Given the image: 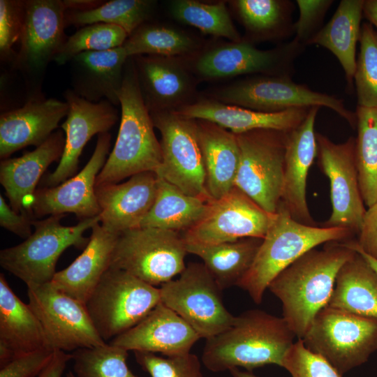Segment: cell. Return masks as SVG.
<instances>
[{"label":"cell","instance_id":"obj_23","mask_svg":"<svg viewBox=\"0 0 377 377\" xmlns=\"http://www.w3.org/2000/svg\"><path fill=\"white\" fill-rule=\"evenodd\" d=\"M200 337L177 313L160 302L141 322L110 343L127 351L173 356L190 353Z\"/></svg>","mask_w":377,"mask_h":377},{"label":"cell","instance_id":"obj_24","mask_svg":"<svg viewBox=\"0 0 377 377\" xmlns=\"http://www.w3.org/2000/svg\"><path fill=\"white\" fill-rule=\"evenodd\" d=\"M68 112V105L54 98H34L0 116V157L8 158L27 146L38 147Z\"/></svg>","mask_w":377,"mask_h":377},{"label":"cell","instance_id":"obj_14","mask_svg":"<svg viewBox=\"0 0 377 377\" xmlns=\"http://www.w3.org/2000/svg\"><path fill=\"white\" fill-rule=\"evenodd\" d=\"M27 295L28 304L52 349L73 352L106 343L97 332L86 305L56 289L50 282L27 286Z\"/></svg>","mask_w":377,"mask_h":377},{"label":"cell","instance_id":"obj_53","mask_svg":"<svg viewBox=\"0 0 377 377\" xmlns=\"http://www.w3.org/2000/svg\"><path fill=\"white\" fill-rule=\"evenodd\" d=\"M345 243L348 246H349L350 248H351L352 249L357 252L359 254H360L364 258V259L369 264V265L377 272V259L376 258H374L366 254L361 250L353 246L349 243L348 240L345 241Z\"/></svg>","mask_w":377,"mask_h":377},{"label":"cell","instance_id":"obj_10","mask_svg":"<svg viewBox=\"0 0 377 377\" xmlns=\"http://www.w3.org/2000/svg\"><path fill=\"white\" fill-rule=\"evenodd\" d=\"M288 133L258 129L236 134L239 164L235 186L271 214L281 202Z\"/></svg>","mask_w":377,"mask_h":377},{"label":"cell","instance_id":"obj_8","mask_svg":"<svg viewBox=\"0 0 377 377\" xmlns=\"http://www.w3.org/2000/svg\"><path fill=\"white\" fill-rule=\"evenodd\" d=\"M212 98L220 102L263 112H279L293 108L325 107L355 128V113L343 100L297 84L292 77L255 75L217 89Z\"/></svg>","mask_w":377,"mask_h":377},{"label":"cell","instance_id":"obj_31","mask_svg":"<svg viewBox=\"0 0 377 377\" xmlns=\"http://www.w3.org/2000/svg\"><path fill=\"white\" fill-rule=\"evenodd\" d=\"M364 3V0H341L330 20L309 43L327 49L337 57L350 89L356 69V46L360 39Z\"/></svg>","mask_w":377,"mask_h":377},{"label":"cell","instance_id":"obj_30","mask_svg":"<svg viewBox=\"0 0 377 377\" xmlns=\"http://www.w3.org/2000/svg\"><path fill=\"white\" fill-rule=\"evenodd\" d=\"M206 172V187L212 200L235 187L239 164L236 134L206 120L195 119Z\"/></svg>","mask_w":377,"mask_h":377},{"label":"cell","instance_id":"obj_28","mask_svg":"<svg viewBox=\"0 0 377 377\" xmlns=\"http://www.w3.org/2000/svg\"><path fill=\"white\" fill-rule=\"evenodd\" d=\"M82 253L67 267L57 272L50 283L59 291L86 304L110 266L119 233L96 223Z\"/></svg>","mask_w":377,"mask_h":377},{"label":"cell","instance_id":"obj_44","mask_svg":"<svg viewBox=\"0 0 377 377\" xmlns=\"http://www.w3.org/2000/svg\"><path fill=\"white\" fill-rule=\"evenodd\" d=\"M282 367L292 377H342L323 357L309 350L297 339L286 354Z\"/></svg>","mask_w":377,"mask_h":377},{"label":"cell","instance_id":"obj_47","mask_svg":"<svg viewBox=\"0 0 377 377\" xmlns=\"http://www.w3.org/2000/svg\"><path fill=\"white\" fill-rule=\"evenodd\" d=\"M54 351L44 348L16 355L0 368V377H34L47 366Z\"/></svg>","mask_w":377,"mask_h":377},{"label":"cell","instance_id":"obj_35","mask_svg":"<svg viewBox=\"0 0 377 377\" xmlns=\"http://www.w3.org/2000/svg\"><path fill=\"white\" fill-rule=\"evenodd\" d=\"M244 27L254 41L283 40L294 35V3L289 0H236L231 1Z\"/></svg>","mask_w":377,"mask_h":377},{"label":"cell","instance_id":"obj_4","mask_svg":"<svg viewBox=\"0 0 377 377\" xmlns=\"http://www.w3.org/2000/svg\"><path fill=\"white\" fill-rule=\"evenodd\" d=\"M356 235L343 228L311 226L294 220L279 203L276 216L255 258L237 283L256 304H260L270 282L309 250L330 242H344Z\"/></svg>","mask_w":377,"mask_h":377},{"label":"cell","instance_id":"obj_7","mask_svg":"<svg viewBox=\"0 0 377 377\" xmlns=\"http://www.w3.org/2000/svg\"><path fill=\"white\" fill-rule=\"evenodd\" d=\"M302 339L343 376L377 350V319L326 306Z\"/></svg>","mask_w":377,"mask_h":377},{"label":"cell","instance_id":"obj_51","mask_svg":"<svg viewBox=\"0 0 377 377\" xmlns=\"http://www.w3.org/2000/svg\"><path fill=\"white\" fill-rule=\"evenodd\" d=\"M63 4L66 10L88 11L101 6L105 1L98 0H64Z\"/></svg>","mask_w":377,"mask_h":377},{"label":"cell","instance_id":"obj_13","mask_svg":"<svg viewBox=\"0 0 377 377\" xmlns=\"http://www.w3.org/2000/svg\"><path fill=\"white\" fill-rule=\"evenodd\" d=\"M304 47L294 40L273 49L263 50L242 38L238 42L216 45L195 56L193 71L205 80L242 75H272L292 77L297 57Z\"/></svg>","mask_w":377,"mask_h":377},{"label":"cell","instance_id":"obj_27","mask_svg":"<svg viewBox=\"0 0 377 377\" xmlns=\"http://www.w3.org/2000/svg\"><path fill=\"white\" fill-rule=\"evenodd\" d=\"M128 58L123 46L76 55L70 61L72 90L91 102H99L105 98L112 105H119Z\"/></svg>","mask_w":377,"mask_h":377},{"label":"cell","instance_id":"obj_52","mask_svg":"<svg viewBox=\"0 0 377 377\" xmlns=\"http://www.w3.org/2000/svg\"><path fill=\"white\" fill-rule=\"evenodd\" d=\"M363 13L371 23L377 28V0L364 1Z\"/></svg>","mask_w":377,"mask_h":377},{"label":"cell","instance_id":"obj_39","mask_svg":"<svg viewBox=\"0 0 377 377\" xmlns=\"http://www.w3.org/2000/svg\"><path fill=\"white\" fill-rule=\"evenodd\" d=\"M169 12L176 20L204 34L223 37L230 42L242 39L224 2L206 3L194 0H174L169 4Z\"/></svg>","mask_w":377,"mask_h":377},{"label":"cell","instance_id":"obj_1","mask_svg":"<svg viewBox=\"0 0 377 377\" xmlns=\"http://www.w3.org/2000/svg\"><path fill=\"white\" fill-rule=\"evenodd\" d=\"M355 253L345 241L327 242L303 254L270 282L268 289L281 301L283 318L297 339L327 306L339 270Z\"/></svg>","mask_w":377,"mask_h":377},{"label":"cell","instance_id":"obj_45","mask_svg":"<svg viewBox=\"0 0 377 377\" xmlns=\"http://www.w3.org/2000/svg\"><path fill=\"white\" fill-rule=\"evenodd\" d=\"M332 0H296L299 17L294 22V40L303 47L309 45L311 40L322 29L325 15Z\"/></svg>","mask_w":377,"mask_h":377},{"label":"cell","instance_id":"obj_25","mask_svg":"<svg viewBox=\"0 0 377 377\" xmlns=\"http://www.w3.org/2000/svg\"><path fill=\"white\" fill-rule=\"evenodd\" d=\"M310 108L263 112L226 104L212 98L194 101L177 111L186 117L209 121L239 134L258 129L290 132L302 124Z\"/></svg>","mask_w":377,"mask_h":377},{"label":"cell","instance_id":"obj_18","mask_svg":"<svg viewBox=\"0 0 377 377\" xmlns=\"http://www.w3.org/2000/svg\"><path fill=\"white\" fill-rule=\"evenodd\" d=\"M64 96L68 105L67 118L61 124L65 147L57 167L44 178L43 187L56 186L75 175L85 145L94 135L107 133L118 120L117 110L105 99L91 102L72 89Z\"/></svg>","mask_w":377,"mask_h":377},{"label":"cell","instance_id":"obj_12","mask_svg":"<svg viewBox=\"0 0 377 377\" xmlns=\"http://www.w3.org/2000/svg\"><path fill=\"white\" fill-rule=\"evenodd\" d=\"M149 113L161 135L162 163L157 176L188 195L212 200L206 187L196 120L173 110Z\"/></svg>","mask_w":377,"mask_h":377},{"label":"cell","instance_id":"obj_40","mask_svg":"<svg viewBox=\"0 0 377 377\" xmlns=\"http://www.w3.org/2000/svg\"><path fill=\"white\" fill-rule=\"evenodd\" d=\"M126 350L111 343L73 351L75 377H138L129 369Z\"/></svg>","mask_w":377,"mask_h":377},{"label":"cell","instance_id":"obj_15","mask_svg":"<svg viewBox=\"0 0 377 377\" xmlns=\"http://www.w3.org/2000/svg\"><path fill=\"white\" fill-rule=\"evenodd\" d=\"M318 165L330 184L332 214L321 226L343 228L358 235L367 212L359 182L355 138L335 143L316 133Z\"/></svg>","mask_w":377,"mask_h":377},{"label":"cell","instance_id":"obj_55","mask_svg":"<svg viewBox=\"0 0 377 377\" xmlns=\"http://www.w3.org/2000/svg\"><path fill=\"white\" fill-rule=\"evenodd\" d=\"M66 377H75L73 371H69L66 374Z\"/></svg>","mask_w":377,"mask_h":377},{"label":"cell","instance_id":"obj_33","mask_svg":"<svg viewBox=\"0 0 377 377\" xmlns=\"http://www.w3.org/2000/svg\"><path fill=\"white\" fill-rule=\"evenodd\" d=\"M263 239L246 237L215 244L186 243L188 253L202 259L222 290L237 286L250 268Z\"/></svg>","mask_w":377,"mask_h":377},{"label":"cell","instance_id":"obj_43","mask_svg":"<svg viewBox=\"0 0 377 377\" xmlns=\"http://www.w3.org/2000/svg\"><path fill=\"white\" fill-rule=\"evenodd\" d=\"M136 362L151 377H203L198 357L191 353L161 357L149 352H134Z\"/></svg>","mask_w":377,"mask_h":377},{"label":"cell","instance_id":"obj_32","mask_svg":"<svg viewBox=\"0 0 377 377\" xmlns=\"http://www.w3.org/2000/svg\"><path fill=\"white\" fill-rule=\"evenodd\" d=\"M327 306L377 319V272L357 252L339 270Z\"/></svg>","mask_w":377,"mask_h":377},{"label":"cell","instance_id":"obj_3","mask_svg":"<svg viewBox=\"0 0 377 377\" xmlns=\"http://www.w3.org/2000/svg\"><path fill=\"white\" fill-rule=\"evenodd\" d=\"M119 100L121 114L117 140L96 186L118 183L140 172H156L162 163L161 143L141 94L133 57L125 65Z\"/></svg>","mask_w":377,"mask_h":377},{"label":"cell","instance_id":"obj_2","mask_svg":"<svg viewBox=\"0 0 377 377\" xmlns=\"http://www.w3.org/2000/svg\"><path fill=\"white\" fill-rule=\"evenodd\" d=\"M295 338L283 317L251 309L235 316L223 332L206 339L201 359L213 372L239 367L252 371L268 364L282 367Z\"/></svg>","mask_w":377,"mask_h":377},{"label":"cell","instance_id":"obj_9","mask_svg":"<svg viewBox=\"0 0 377 377\" xmlns=\"http://www.w3.org/2000/svg\"><path fill=\"white\" fill-rule=\"evenodd\" d=\"M186 253V242L179 232L139 227L119 233L110 267L154 286H161L185 269Z\"/></svg>","mask_w":377,"mask_h":377},{"label":"cell","instance_id":"obj_37","mask_svg":"<svg viewBox=\"0 0 377 377\" xmlns=\"http://www.w3.org/2000/svg\"><path fill=\"white\" fill-rule=\"evenodd\" d=\"M355 158L364 202L367 207L377 203V107L357 106Z\"/></svg>","mask_w":377,"mask_h":377},{"label":"cell","instance_id":"obj_17","mask_svg":"<svg viewBox=\"0 0 377 377\" xmlns=\"http://www.w3.org/2000/svg\"><path fill=\"white\" fill-rule=\"evenodd\" d=\"M110 140L108 132L98 134L94 151L81 171L56 186L37 189L30 214L42 217L73 213L80 221L98 216L101 211L96 196V182L106 162Z\"/></svg>","mask_w":377,"mask_h":377},{"label":"cell","instance_id":"obj_16","mask_svg":"<svg viewBox=\"0 0 377 377\" xmlns=\"http://www.w3.org/2000/svg\"><path fill=\"white\" fill-rule=\"evenodd\" d=\"M235 186L209 202L203 217L184 232L186 243L215 244L242 238L263 239L275 218Z\"/></svg>","mask_w":377,"mask_h":377},{"label":"cell","instance_id":"obj_6","mask_svg":"<svg viewBox=\"0 0 377 377\" xmlns=\"http://www.w3.org/2000/svg\"><path fill=\"white\" fill-rule=\"evenodd\" d=\"M159 288L119 269L109 267L85 305L105 341L141 322L159 303Z\"/></svg>","mask_w":377,"mask_h":377},{"label":"cell","instance_id":"obj_54","mask_svg":"<svg viewBox=\"0 0 377 377\" xmlns=\"http://www.w3.org/2000/svg\"><path fill=\"white\" fill-rule=\"evenodd\" d=\"M229 371L232 377H259L253 374L252 371H242L239 368L232 369Z\"/></svg>","mask_w":377,"mask_h":377},{"label":"cell","instance_id":"obj_26","mask_svg":"<svg viewBox=\"0 0 377 377\" xmlns=\"http://www.w3.org/2000/svg\"><path fill=\"white\" fill-rule=\"evenodd\" d=\"M64 147V133L59 131L34 150L20 157L1 161L0 183L15 212L30 214L36 185L50 165L61 159Z\"/></svg>","mask_w":377,"mask_h":377},{"label":"cell","instance_id":"obj_11","mask_svg":"<svg viewBox=\"0 0 377 377\" xmlns=\"http://www.w3.org/2000/svg\"><path fill=\"white\" fill-rule=\"evenodd\" d=\"M161 302L177 313L205 339L228 328L235 316L226 308L222 289L203 263H192L176 279L159 288Z\"/></svg>","mask_w":377,"mask_h":377},{"label":"cell","instance_id":"obj_29","mask_svg":"<svg viewBox=\"0 0 377 377\" xmlns=\"http://www.w3.org/2000/svg\"><path fill=\"white\" fill-rule=\"evenodd\" d=\"M50 348L43 328L29 304L12 290L0 274V368L15 356Z\"/></svg>","mask_w":377,"mask_h":377},{"label":"cell","instance_id":"obj_36","mask_svg":"<svg viewBox=\"0 0 377 377\" xmlns=\"http://www.w3.org/2000/svg\"><path fill=\"white\" fill-rule=\"evenodd\" d=\"M122 46L128 57L139 55L184 57L196 53L200 43L180 29L143 24L128 37Z\"/></svg>","mask_w":377,"mask_h":377},{"label":"cell","instance_id":"obj_41","mask_svg":"<svg viewBox=\"0 0 377 377\" xmlns=\"http://www.w3.org/2000/svg\"><path fill=\"white\" fill-rule=\"evenodd\" d=\"M128 37L126 31L117 25L88 24L67 38L54 60L58 65H63L84 52L104 51L121 47Z\"/></svg>","mask_w":377,"mask_h":377},{"label":"cell","instance_id":"obj_49","mask_svg":"<svg viewBox=\"0 0 377 377\" xmlns=\"http://www.w3.org/2000/svg\"><path fill=\"white\" fill-rule=\"evenodd\" d=\"M26 212H15L0 195V226L26 239L33 232V220Z\"/></svg>","mask_w":377,"mask_h":377},{"label":"cell","instance_id":"obj_21","mask_svg":"<svg viewBox=\"0 0 377 377\" xmlns=\"http://www.w3.org/2000/svg\"><path fill=\"white\" fill-rule=\"evenodd\" d=\"M319 108H311L302 124L288 133L280 202L294 220L311 226L318 223L308 207L306 182L317 155L315 122Z\"/></svg>","mask_w":377,"mask_h":377},{"label":"cell","instance_id":"obj_20","mask_svg":"<svg viewBox=\"0 0 377 377\" xmlns=\"http://www.w3.org/2000/svg\"><path fill=\"white\" fill-rule=\"evenodd\" d=\"M133 59L149 112L177 110L193 102L195 82L182 57L139 55Z\"/></svg>","mask_w":377,"mask_h":377},{"label":"cell","instance_id":"obj_22","mask_svg":"<svg viewBox=\"0 0 377 377\" xmlns=\"http://www.w3.org/2000/svg\"><path fill=\"white\" fill-rule=\"evenodd\" d=\"M157 184L156 173L148 171L123 183L96 186L101 224L118 233L139 228L154 202Z\"/></svg>","mask_w":377,"mask_h":377},{"label":"cell","instance_id":"obj_42","mask_svg":"<svg viewBox=\"0 0 377 377\" xmlns=\"http://www.w3.org/2000/svg\"><path fill=\"white\" fill-rule=\"evenodd\" d=\"M360 53L353 82L357 106L377 107V31L370 24L361 27Z\"/></svg>","mask_w":377,"mask_h":377},{"label":"cell","instance_id":"obj_5","mask_svg":"<svg viewBox=\"0 0 377 377\" xmlns=\"http://www.w3.org/2000/svg\"><path fill=\"white\" fill-rule=\"evenodd\" d=\"M65 215H52L33 220L32 234L22 243L1 250L0 265L27 286L51 282L57 262L70 246L85 248L89 237L84 233L100 222V216L81 220L75 226L61 223Z\"/></svg>","mask_w":377,"mask_h":377},{"label":"cell","instance_id":"obj_50","mask_svg":"<svg viewBox=\"0 0 377 377\" xmlns=\"http://www.w3.org/2000/svg\"><path fill=\"white\" fill-rule=\"evenodd\" d=\"M72 360V354L55 350L47 366L34 377H62L67 363Z\"/></svg>","mask_w":377,"mask_h":377},{"label":"cell","instance_id":"obj_46","mask_svg":"<svg viewBox=\"0 0 377 377\" xmlns=\"http://www.w3.org/2000/svg\"><path fill=\"white\" fill-rule=\"evenodd\" d=\"M26 1H0V53L1 59L13 55L12 47L21 38Z\"/></svg>","mask_w":377,"mask_h":377},{"label":"cell","instance_id":"obj_19","mask_svg":"<svg viewBox=\"0 0 377 377\" xmlns=\"http://www.w3.org/2000/svg\"><path fill=\"white\" fill-rule=\"evenodd\" d=\"M65 13L61 0L26 1L21 46L15 62L17 68L40 73L54 60L67 39Z\"/></svg>","mask_w":377,"mask_h":377},{"label":"cell","instance_id":"obj_48","mask_svg":"<svg viewBox=\"0 0 377 377\" xmlns=\"http://www.w3.org/2000/svg\"><path fill=\"white\" fill-rule=\"evenodd\" d=\"M349 243L366 254L377 259V203L367 209L357 239Z\"/></svg>","mask_w":377,"mask_h":377},{"label":"cell","instance_id":"obj_34","mask_svg":"<svg viewBox=\"0 0 377 377\" xmlns=\"http://www.w3.org/2000/svg\"><path fill=\"white\" fill-rule=\"evenodd\" d=\"M208 205V201L188 195L158 177L154 202L140 227L185 232L200 221Z\"/></svg>","mask_w":377,"mask_h":377},{"label":"cell","instance_id":"obj_38","mask_svg":"<svg viewBox=\"0 0 377 377\" xmlns=\"http://www.w3.org/2000/svg\"><path fill=\"white\" fill-rule=\"evenodd\" d=\"M156 1L112 0L105 1L99 7L88 11L66 10V25L82 26L95 23L117 25L124 29L128 36L151 15Z\"/></svg>","mask_w":377,"mask_h":377}]
</instances>
